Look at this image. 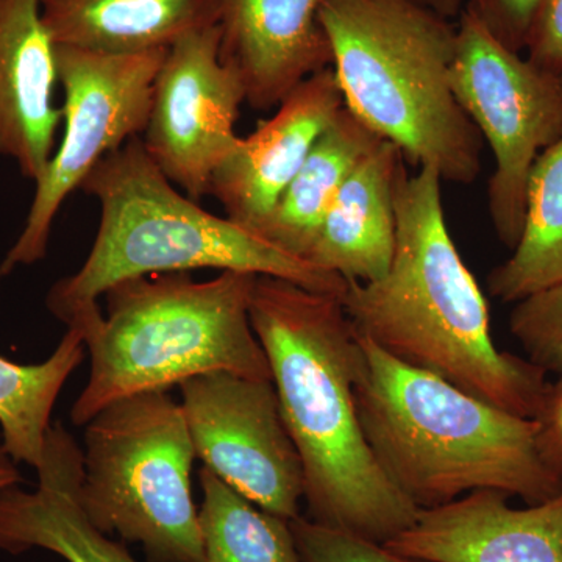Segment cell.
<instances>
[{
    "instance_id": "obj_5",
    "label": "cell",
    "mask_w": 562,
    "mask_h": 562,
    "mask_svg": "<svg viewBox=\"0 0 562 562\" xmlns=\"http://www.w3.org/2000/svg\"><path fill=\"white\" fill-rule=\"evenodd\" d=\"M344 106L414 168L471 184L483 138L450 83L457 25L409 0H322Z\"/></svg>"
},
{
    "instance_id": "obj_8",
    "label": "cell",
    "mask_w": 562,
    "mask_h": 562,
    "mask_svg": "<svg viewBox=\"0 0 562 562\" xmlns=\"http://www.w3.org/2000/svg\"><path fill=\"white\" fill-rule=\"evenodd\" d=\"M450 83L494 155L487 210L498 239L513 250L522 235L532 165L562 133V72L503 46L462 10Z\"/></svg>"
},
{
    "instance_id": "obj_23",
    "label": "cell",
    "mask_w": 562,
    "mask_h": 562,
    "mask_svg": "<svg viewBox=\"0 0 562 562\" xmlns=\"http://www.w3.org/2000/svg\"><path fill=\"white\" fill-rule=\"evenodd\" d=\"M509 331L528 360L542 371L562 375V281L514 305Z\"/></svg>"
},
{
    "instance_id": "obj_26",
    "label": "cell",
    "mask_w": 562,
    "mask_h": 562,
    "mask_svg": "<svg viewBox=\"0 0 562 562\" xmlns=\"http://www.w3.org/2000/svg\"><path fill=\"white\" fill-rule=\"evenodd\" d=\"M532 422L539 457L562 484V375L547 384Z\"/></svg>"
},
{
    "instance_id": "obj_17",
    "label": "cell",
    "mask_w": 562,
    "mask_h": 562,
    "mask_svg": "<svg viewBox=\"0 0 562 562\" xmlns=\"http://www.w3.org/2000/svg\"><path fill=\"white\" fill-rule=\"evenodd\" d=\"M405 166L387 140L362 158L328 206L306 261L346 281L382 279L397 244L395 192Z\"/></svg>"
},
{
    "instance_id": "obj_22",
    "label": "cell",
    "mask_w": 562,
    "mask_h": 562,
    "mask_svg": "<svg viewBox=\"0 0 562 562\" xmlns=\"http://www.w3.org/2000/svg\"><path fill=\"white\" fill-rule=\"evenodd\" d=\"M199 482L206 562H302L290 520L265 512L206 468Z\"/></svg>"
},
{
    "instance_id": "obj_10",
    "label": "cell",
    "mask_w": 562,
    "mask_h": 562,
    "mask_svg": "<svg viewBox=\"0 0 562 562\" xmlns=\"http://www.w3.org/2000/svg\"><path fill=\"white\" fill-rule=\"evenodd\" d=\"M179 387L202 468L265 512L290 522L301 517L305 475L272 380L210 372Z\"/></svg>"
},
{
    "instance_id": "obj_11",
    "label": "cell",
    "mask_w": 562,
    "mask_h": 562,
    "mask_svg": "<svg viewBox=\"0 0 562 562\" xmlns=\"http://www.w3.org/2000/svg\"><path fill=\"white\" fill-rule=\"evenodd\" d=\"M243 85L220 58L217 25L188 33L166 52L151 92L144 149L192 201L238 143Z\"/></svg>"
},
{
    "instance_id": "obj_27",
    "label": "cell",
    "mask_w": 562,
    "mask_h": 562,
    "mask_svg": "<svg viewBox=\"0 0 562 562\" xmlns=\"http://www.w3.org/2000/svg\"><path fill=\"white\" fill-rule=\"evenodd\" d=\"M525 49L528 60L562 72V0H541Z\"/></svg>"
},
{
    "instance_id": "obj_29",
    "label": "cell",
    "mask_w": 562,
    "mask_h": 562,
    "mask_svg": "<svg viewBox=\"0 0 562 562\" xmlns=\"http://www.w3.org/2000/svg\"><path fill=\"white\" fill-rule=\"evenodd\" d=\"M409 2L417 3L441 14L447 20H452L454 16H460L461 11L464 10L465 0H409Z\"/></svg>"
},
{
    "instance_id": "obj_18",
    "label": "cell",
    "mask_w": 562,
    "mask_h": 562,
    "mask_svg": "<svg viewBox=\"0 0 562 562\" xmlns=\"http://www.w3.org/2000/svg\"><path fill=\"white\" fill-rule=\"evenodd\" d=\"M43 20L55 46L143 54L216 25L217 0H43Z\"/></svg>"
},
{
    "instance_id": "obj_1",
    "label": "cell",
    "mask_w": 562,
    "mask_h": 562,
    "mask_svg": "<svg viewBox=\"0 0 562 562\" xmlns=\"http://www.w3.org/2000/svg\"><path fill=\"white\" fill-rule=\"evenodd\" d=\"M250 322L305 475L313 522L390 542L420 509L380 469L355 403L358 333L342 299L258 276Z\"/></svg>"
},
{
    "instance_id": "obj_2",
    "label": "cell",
    "mask_w": 562,
    "mask_h": 562,
    "mask_svg": "<svg viewBox=\"0 0 562 562\" xmlns=\"http://www.w3.org/2000/svg\"><path fill=\"white\" fill-rule=\"evenodd\" d=\"M441 183L430 166H405L390 271L371 283L347 281L344 310L355 330L395 360L532 419L547 372L495 346L490 305L447 227Z\"/></svg>"
},
{
    "instance_id": "obj_16",
    "label": "cell",
    "mask_w": 562,
    "mask_h": 562,
    "mask_svg": "<svg viewBox=\"0 0 562 562\" xmlns=\"http://www.w3.org/2000/svg\"><path fill=\"white\" fill-rule=\"evenodd\" d=\"M35 490L0 491V552L43 549L68 562H139L88 520L79 502L83 453L61 424H52Z\"/></svg>"
},
{
    "instance_id": "obj_19",
    "label": "cell",
    "mask_w": 562,
    "mask_h": 562,
    "mask_svg": "<svg viewBox=\"0 0 562 562\" xmlns=\"http://www.w3.org/2000/svg\"><path fill=\"white\" fill-rule=\"evenodd\" d=\"M382 140L342 106L255 232L292 257L306 261L339 188Z\"/></svg>"
},
{
    "instance_id": "obj_9",
    "label": "cell",
    "mask_w": 562,
    "mask_h": 562,
    "mask_svg": "<svg viewBox=\"0 0 562 562\" xmlns=\"http://www.w3.org/2000/svg\"><path fill=\"white\" fill-rule=\"evenodd\" d=\"M166 52L111 55L57 46L58 83L65 91L63 138L35 181L27 220L0 262V279L46 258L55 217L69 194L103 158L146 131Z\"/></svg>"
},
{
    "instance_id": "obj_28",
    "label": "cell",
    "mask_w": 562,
    "mask_h": 562,
    "mask_svg": "<svg viewBox=\"0 0 562 562\" xmlns=\"http://www.w3.org/2000/svg\"><path fill=\"white\" fill-rule=\"evenodd\" d=\"M21 483L22 475L20 469H18V462L7 450L2 435H0V491Z\"/></svg>"
},
{
    "instance_id": "obj_6",
    "label": "cell",
    "mask_w": 562,
    "mask_h": 562,
    "mask_svg": "<svg viewBox=\"0 0 562 562\" xmlns=\"http://www.w3.org/2000/svg\"><path fill=\"white\" fill-rule=\"evenodd\" d=\"M258 276L224 271L195 281L190 272L133 277L103 294L105 314L74 322L90 355L88 383L70 408L85 427L110 403L169 391L210 372L272 380L266 351L251 327Z\"/></svg>"
},
{
    "instance_id": "obj_3",
    "label": "cell",
    "mask_w": 562,
    "mask_h": 562,
    "mask_svg": "<svg viewBox=\"0 0 562 562\" xmlns=\"http://www.w3.org/2000/svg\"><path fill=\"white\" fill-rule=\"evenodd\" d=\"M353 391L380 469L419 509L475 491L516 495L528 505L562 491L539 457L532 419L403 364L360 333Z\"/></svg>"
},
{
    "instance_id": "obj_13",
    "label": "cell",
    "mask_w": 562,
    "mask_h": 562,
    "mask_svg": "<svg viewBox=\"0 0 562 562\" xmlns=\"http://www.w3.org/2000/svg\"><path fill=\"white\" fill-rule=\"evenodd\" d=\"M322 0H217L220 58L241 81L246 103L271 110L303 80L331 68Z\"/></svg>"
},
{
    "instance_id": "obj_21",
    "label": "cell",
    "mask_w": 562,
    "mask_h": 562,
    "mask_svg": "<svg viewBox=\"0 0 562 562\" xmlns=\"http://www.w3.org/2000/svg\"><path fill=\"white\" fill-rule=\"evenodd\" d=\"M85 350L83 331L68 327L46 361L20 364L0 355V435L18 464L38 469L43 462L52 412Z\"/></svg>"
},
{
    "instance_id": "obj_4",
    "label": "cell",
    "mask_w": 562,
    "mask_h": 562,
    "mask_svg": "<svg viewBox=\"0 0 562 562\" xmlns=\"http://www.w3.org/2000/svg\"><path fill=\"white\" fill-rule=\"evenodd\" d=\"M81 190L101 205V224L83 266L47 292V310L66 325L101 312L113 284L161 272L217 269L277 277L344 297L347 281L292 257L246 225L203 210L151 161L136 136L103 158Z\"/></svg>"
},
{
    "instance_id": "obj_7",
    "label": "cell",
    "mask_w": 562,
    "mask_h": 562,
    "mask_svg": "<svg viewBox=\"0 0 562 562\" xmlns=\"http://www.w3.org/2000/svg\"><path fill=\"white\" fill-rule=\"evenodd\" d=\"M79 502L106 536L139 543L149 562H206L191 490L195 450L169 391L110 403L87 425Z\"/></svg>"
},
{
    "instance_id": "obj_24",
    "label": "cell",
    "mask_w": 562,
    "mask_h": 562,
    "mask_svg": "<svg viewBox=\"0 0 562 562\" xmlns=\"http://www.w3.org/2000/svg\"><path fill=\"white\" fill-rule=\"evenodd\" d=\"M291 528L302 562H431L406 557L355 532L313 522L303 514L291 520Z\"/></svg>"
},
{
    "instance_id": "obj_25",
    "label": "cell",
    "mask_w": 562,
    "mask_h": 562,
    "mask_svg": "<svg viewBox=\"0 0 562 562\" xmlns=\"http://www.w3.org/2000/svg\"><path fill=\"white\" fill-rule=\"evenodd\" d=\"M539 3L541 0H465L464 10L503 46L520 54L527 46Z\"/></svg>"
},
{
    "instance_id": "obj_12",
    "label": "cell",
    "mask_w": 562,
    "mask_h": 562,
    "mask_svg": "<svg viewBox=\"0 0 562 562\" xmlns=\"http://www.w3.org/2000/svg\"><path fill=\"white\" fill-rule=\"evenodd\" d=\"M342 106L331 68L303 80L273 116L250 135L239 136L211 177L209 194L227 217L257 231Z\"/></svg>"
},
{
    "instance_id": "obj_20",
    "label": "cell",
    "mask_w": 562,
    "mask_h": 562,
    "mask_svg": "<svg viewBox=\"0 0 562 562\" xmlns=\"http://www.w3.org/2000/svg\"><path fill=\"white\" fill-rule=\"evenodd\" d=\"M562 281V133L541 151L527 183L522 235L487 277L492 297L517 303Z\"/></svg>"
},
{
    "instance_id": "obj_15",
    "label": "cell",
    "mask_w": 562,
    "mask_h": 562,
    "mask_svg": "<svg viewBox=\"0 0 562 562\" xmlns=\"http://www.w3.org/2000/svg\"><path fill=\"white\" fill-rule=\"evenodd\" d=\"M57 85V46L43 0H0V155L27 180L41 179L55 151L63 121Z\"/></svg>"
},
{
    "instance_id": "obj_14",
    "label": "cell",
    "mask_w": 562,
    "mask_h": 562,
    "mask_svg": "<svg viewBox=\"0 0 562 562\" xmlns=\"http://www.w3.org/2000/svg\"><path fill=\"white\" fill-rule=\"evenodd\" d=\"M509 495L475 491L438 508L386 542L431 562H562V491L550 501L513 508Z\"/></svg>"
}]
</instances>
